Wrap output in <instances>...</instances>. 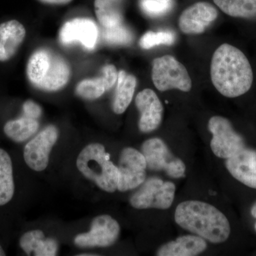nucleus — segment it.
Returning a JSON list of instances; mask_svg holds the SVG:
<instances>
[{"instance_id":"obj_1","label":"nucleus","mask_w":256,"mask_h":256,"mask_svg":"<svg viewBox=\"0 0 256 256\" xmlns=\"http://www.w3.org/2000/svg\"><path fill=\"white\" fill-rule=\"evenodd\" d=\"M210 78L216 89L227 98L246 94L252 86L254 74L247 57L236 46L224 44L214 53Z\"/></svg>"},{"instance_id":"obj_2","label":"nucleus","mask_w":256,"mask_h":256,"mask_svg":"<svg viewBox=\"0 0 256 256\" xmlns=\"http://www.w3.org/2000/svg\"><path fill=\"white\" fill-rule=\"evenodd\" d=\"M176 223L184 229L213 244H220L230 233L228 218L210 204L190 200L182 202L175 210Z\"/></svg>"},{"instance_id":"obj_3","label":"nucleus","mask_w":256,"mask_h":256,"mask_svg":"<svg viewBox=\"0 0 256 256\" xmlns=\"http://www.w3.org/2000/svg\"><path fill=\"white\" fill-rule=\"evenodd\" d=\"M76 166L86 178L100 190L109 193L118 190V169L102 144L92 143L85 146L78 154Z\"/></svg>"},{"instance_id":"obj_4","label":"nucleus","mask_w":256,"mask_h":256,"mask_svg":"<svg viewBox=\"0 0 256 256\" xmlns=\"http://www.w3.org/2000/svg\"><path fill=\"white\" fill-rule=\"evenodd\" d=\"M152 79L160 92L178 89L190 92L192 88L188 70L172 56H163L153 60Z\"/></svg>"},{"instance_id":"obj_5","label":"nucleus","mask_w":256,"mask_h":256,"mask_svg":"<svg viewBox=\"0 0 256 256\" xmlns=\"http://www.w3.org/2000/svg\"><path fill=\"white\" fill-rule=\"evenodd\" d=\"M138 188L130 198L131 206L137 210H168L174 202L176 188L171 182L154 176L144 180Z\"/></svg>"},{"instance_id":"obj_6","label":"nucleus","mask_w":256,"mask_h":256,"mask_svg":"<svg viewBox=\"0 0 256 256\" xmlns=\"http://www.w3.org/2000/svg\"><path fill=\"white\" fill-rule=\"evenodd\" d=\"M141 152L146 158L148 169L152 171H164L172 178H182L185 176L184 163L173 156L168 146L160 138H151L143 142Z\"/></svg>"},{"instance_id":"obj_7","label":"nucleus","mask_w":256,"mask_h":256,"mask_svg":"<svg viewBox=\"0 0 256 256\" xmlns=\"http://www.w3.org/2000/svg\"><path fill=\"white\" fill-rule=\"evenodd\" d=\"M212 133L210 146L216 156L228 159L245 146L244 138L234 130L230 121L222 116H213L208 124Z\"/></svg>"},{"instance_id":"obj_8","label":"nucleus","mask_w":256,"mask_h":256,"mask_svg":"<svg viewBox=\"0 0 256 256\" xmlns=\"http://www.w3.org/2000/svg\"><path fill=\"white\" fill-rule=\"evenodd\" d=\"M118 190L127 192L140 186L146 180V158L141 152L126 148L121 152L118 164Z\"/></svg>"},{"instance_id":"obj_9","label":"nucleus","mask_w":256,"mask_h":256,"mask_svg":"<svg viewBox=\"0 0 256 256\" xmlns=\"http://www.w3.org/2000/svg\"><path fill=\"white\" fill-rule=\"evenodd\" d=\"M58 138L57 128L48 126L26 143L24 148L23 156L28 168L36 172L46 169L50 152Z\"/></svg>"},{"instance_id":"obj_10","label":"nucleus","mask_w":256,"mask_h":256,"mask_svg":"<svg viewBox=\"0 0 256 256\" xmlns=\"http://www.w3.org/2000/svg\"><path fill=\"white\" fill-rule=\"evenodd\" d=\"M120 233L118 222L109 215H100L92 220L90 230L78 234L74 244L78 247H109L117 242Z\"/></svg>"},{"instance_id":"obj_11","label":"nucleus","mask_w":256,"mask_h":256,"mask_svg":"<svg viewBox=\"0 0 256 256\" xmlns=\"http://www.w3.org/2000/svg\"><path fill=\"white\" fill-rule=\"evenodd\" d=\"M218 12L206 2H198L184 10L178 18V28L186 34L203 33L218 18Z\"/></svg>"},{"instance_id":"obj_12","label":"nucleus","mask_w":256,"mask_h":256,"mask_svg":"<svg viewBox=\"0 0 256 256\" xmlns=\"http://www.w3.org/2000/svg\"><path fill=\"white\" fill-rule=\"evenodd\" d=\"M136 107L140 111L139 129L142 132L156 130L161 124L164 107L154 90L144 89L136 96Z\"/></svg>"},{"instance_id":"obj_13","label":"nucleus","mask_w":256,"mask_h":256,"mask_svg":"<svg viewBox=\"0 0 256 256\" xmlns=\"http://www.w3.org/2000/svg\"><path fill=\"white\" fill-rule=\"evenodd\" d=\"M98 30L92 20L88 18H75L62 26L60 34V42L68 45L74 42H80L88 50L95 48Z\"/></svg>"},{"instance_id":"obj_14","label":"nucleus","mask_w":256,"mask_h":256,"mask_svg":"<svg viewBox=\"0 0 256 256\" xmlns=\"http://www.w3.org/2000/svg\"><path fill=\"white\" fill-rule=\"evenodd\" d=\"M226 166L236 180L256 190V151L244 148L226 159Z\"/></svg>"},{"instance_id":"obj_15","label":"nucleus","mask_w":256,"mask_h":256,"mask_svg":"<svg viewBox=\"0 0 256 256\" xmlns=\"http://www.w3.org/2000/svg\"><path fill=\"white\" fill-rule=\"evenodd\" d=\"M117 69L114 65H107L102 68V75L98 78L85 79L76 87L77 95L86 100H95L110 90L117 82Z\"/></svg>"},{"instance_id":"obj_16","label":"nucleus","mask_w":256,"mask_h":256,"mask_svg":"<svg viewBox=\"0 0 256 256\" xmlns=\"http://www.w3.org/2000/svg\"><path fill=\"white\" fill-rule=\"evenodd\" d=\"M25 36L24 26L16 20L0 25V62H6L16 54Z\"/></svg>"},{"instance_id":"obj_17","label":"nucleus","mask_w":256,"mask_h":256,"mask_svg":"<svg viewBox=\"0 0 256 256\" xmlns=\"http://www.w3.org/2000/svg\"><path fill=\"white\" fill-rule=\"evenodd\" d=\"M18 244L28 256H54L58 250V242L54 238H46L41 230H30L22 234Z\"/></svg>"},{"instance_id":"obj_18","label":"nucleus","mask_w":256,"mask_h":256,"mask_svg":"<svg viewBox=\"0 0 256 256\" xmlns=\"http://www.w3.org/2000/svg\"><path fill=\"white\" fill-rule=\"evenodd\" d=\"M207 248L205 239L195 235H186L162 246L156 252L159 256H194Z\"/></svg>"},{"instance_id":"obj_19","label":"nucleus","mask_w":256,"mask_h":256,"mask_svg":"<svg viewBox=\"0 0 256 256\" xmlns=\"http://www.w3.org/2000/svg\"><path fill=\"white\" fill-rule=\"evenodd\" d=\"M70 68L68 64L58 55L52 53L50 66L38 88L55 92L63 88L68 82Z\"/></svg>"},{"instance_id":"obj_20","label":"nucleus","mask_w":256,"mask_h":256,"mask_svg":"<svg viewBox=\"0 0 256 256\" xmlns=\"http://www.w3.org/2000/svg\"><path fill=\"white\" fill-rule=\"evenodd\" d=\"M16 185L12 160L8 151L0 148V208L12 201Z\"/></svg>"},{"instance_id":"obj_21","label":"nucleus","mask_w":256,"mask_h":256,"mask_svg":"<svg viewBox=\"0 0 256 256\" xmlns=\"http://www.w3.org/2000/svg\"><path fill=\"white\" fill-rule=\"evenodd\" d=\"M137 80L134 76L128 74L124 70L119 72L117 87L114 94L112 110L114 114H124L130 104L136 90Z\"/></svg>"},{"instance_id":"obj_22","label":"nucleus","mask_w":256,"mask_h":256,"mask_svg":"<svg viewBox=\"0 0 256 256\" xmlns=\"http://www.w3.org/2000/svg\"><path fill=\"white\" fill-rule=\"evenodd\" d=\"M124 0H95L94 8L98 20L104 28L122 22Z\"/></svg>"},{"instance_id":"obj_23","label":"nucleus","mask_w":256,"mask_h":256,"mask_svg":"<svg viewBox=\"0 0 256 256\" xmlns=\"http://www.w3.org/2000/svg\"><path fill=\"white\" fill-rule=\"evenodd\" d=\"M38 122L36 119L23 116L20 118L11 120L4 126L5 136L15 142L28 140L38 130Z\"/></svg>"},{"instance_id":"obj_24","label":"nucleus","mask_w":256,"mask_h":256,"mask_svg":"<svg viewBox=\"0 0 256 256\" xmlns=\"http://www.w3.org/2000/svg\"><path fill=\"white\" fill-rule=\"evenodd\" d=\"M225 14L233 18H256V0H214Z\"/></svg>"},{"instance_id":"obj_25","label":"nucleus","mask_w":256,"mask_h":256,"mask_svg":"<svg viewBox=\"0 0 256 256\" xmlns=\"http://www.w3.org/2000/svg\"><path fill=\"white\" fill-rule=\"evenodd\" d=\"M52 53L46 50L35 52L28 60L26 73L30 82L38 87L43 80L50 66Z\"/></svg>"},{"instance_id":"obj_26","label":"nucleus","mask_w":256,"mask_h":256,"mask_svg":"<svg viewBox=\"0 0 256 256\" xmlns=\"http://www.w3.org/2000/svg\"><path fill=\"white\" fill-rule=\"evenodd\" d=\"M102 38L106 43L114 45H127L132 41V34L124 24L104 28Z\"/></svg>"},{"instance_id":"obj_27","label":"nucleus","mask_w":256,"mask_h":256,"mask_svg":"<svg viewBox=\"0 0 256 256\" xmlns=\"http://www.w3.org/2000/svg\"><path fill=\"white\" fill-rule=\"evenodd\" d=\"M175 42V35L173 32L162 31L148 32L141 38L140 44L144 50H150L159 45H171Z\"/></svg>"},{"instance_id":"obj_28","label":"nucleus","mask_w":256,"mask_h":256,"mask_svg":"<svg viewBox=\"0 0 256 256\" xmlns=\"http://www.w3.org/2000/svg\"><path fill=\"white\" fill-rule=\"evenodd\" d=\"M141 8L152 18L163 16L169 12L173 6L172 0H141Z\"/></svg>"},{"instance_id":"obj_29","label":"nucleus","mask_w":256,"mask_h":256,"mask_svg":"<svg viewBox=\"0 0 256 256\" xmlns=\"http://www.w3.org/2000/svg\"><path fill=\"white\" fill-rule=\"evenodd\" d=\"M24 116L33 119H38L41 116V107L32 100H26L23 104Z\"/></svg>"},{"instance_id":"obj_30","label":"nucleus","mask_w":256,"mask_h":256,"mask_svg":"<svg viewBox=\"0 0 256 256\" xmlns=\"http://www.w3.org/2000/svg\"><path fill=\"white\" fill-rule=\"evenodd\" d=\"M41 2L50 4H66L70 2L72 0H38Z\"/></svg>"},{"instance_id":"obj_31","label":"nucleus","mask_w":256,"mask_h":256,"mask_svg":"<svg viewBox=\"0 0 256 256\" xmlns=\"http://www.w3.org/2000/svg\"><path fill=\"white\" fill-rule=\"evenodd\" d=\"M252 215L256 218V203L252 206Z\"/></svg>"},{"instance_id":"obj_32","label":"nucleus","mask_w":256,"mask_h":256,"mask_svg":"<svg viewBox=\"0 0 256 256\" xmlns=\"http://www.w3.org/2000/svg\"><path fill=\"white\" fill-rule=\"evenodd\" d=\"M6 256V252H5L4 248H3L2 244H0V256Z\"/></svg>"},{"instance_id":"obj_33","label":"nucleus","mask_w":256,"mask_h":256,"mask_svg":"<svg viewBox=\"0 0 256 256\" xmlns=\"http://www.w3.org/2000/svg\"><path fill=\"white\" fill-rule=\"evenodd\" d=\"M255 229H256V225H255Z\"/></svg>"},{"instance_id":"obj_34","label":"nucleus","mask_w":256,"mask_h":256,"mask_svg":"<svg viewBox=\"0 0 256 256\" xmlns=\"http://www.w3.org/2000/svg\"><path fill=\"white\" fill-rule=\"evenodd\" d=\"M165 1H170V0H165Z\"/></svg>"}]
</instances>
